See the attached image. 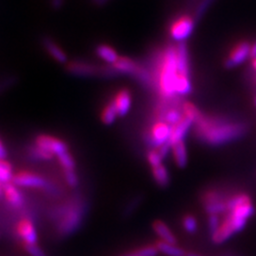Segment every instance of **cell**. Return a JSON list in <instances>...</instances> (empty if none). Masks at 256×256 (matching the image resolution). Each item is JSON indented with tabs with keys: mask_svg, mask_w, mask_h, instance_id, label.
<instances>
[{
	"mask_svg": "<svg viewBox=\"0 0 256 256\" xmlns=\"http://www.w3.org/2000/svg\"><path fill=\"white\" fill-rule=\"evenodd\" d=\"M196 126L198 137L210 146H221L234 141L244 136L246 130L244 124L222 122L219 120L206 118L205 116Z\"/></svg>",
	"mask_w": 256,
	"mask_h": 256,
	"instance_id": "obj_1",
	"label": "cell"
},
{
	"mask_svg": "<svg viewBox=\"0 0 256 256\" xmlns=\"http://www.w3.org/2000/svg\"><path fill=\"white\" fill-rule=\"evenodd\" d=\"M178 77V59H176V47L168 46L164 54L159 66L158 88L160 94L166 100L173 98L175 94V82Z\"/></svg>",
	"mask_w": 256,
	"mask_h": 256,
	"instance_id": "obj_2",
	"label": "cell"
},
{
	"mask_svg": "<svg viewBox=\"0 0 256 256\" xmlns=\"http://www.w3.org/2000/svg\"><path fill=\"white\" fill-rule=\"evenodd\" d=\"M112 68L114 70L116 74H126V75H132L136 78H138L140 82L146 84L150 86L152 84V76L148 72L142 68L141 66L134 61L132 59L128 57H120L118 60L112 64Z\"/></svg>",
	"mask_w": 256,
	"mask_h": 256,
	"instance_id": "obj_3",
	"label": "cell"
},
{
	"mask_svg": "<svg viewBox=\"0 0 256 256\" xmlns=\"http://www.w3.org/2000/svg\"><path fill=\"white\" fill-rule=\"evenodd\" d=\"M61 222L59 223L58 232L61 235H68L74 232L82 220L84 210L79 206H66L61 210Z\"/></svg>",
	"mask_w": 256,
	"mask_h": 256,
	"instance_id": "obj_4",
	"label": "cell"
},
{
	"mask_svg": "<svg viewBox=\"0 0 256 256\" xmlns=\"http://www.w3.org/2000/svg\"><path fill=\"white\" fill-rule=\"evenodd\" d=\"M196 22V20L194 18H191V16H182V18L176 20L170 27L171 38L175 42H186V40L191 36L194 30Z\"/></svg>",
	"mask_w": 256,
	"mask_h": 256,
	"instance_id": "obj_5",
	"label": "cell"
},
{
	"mask_svg": "<svg viewBox=\"0 0 256 256\" xmlns=\"http://www.w3.org/2000/svg\"><path fill=\"white\" fill-rule=\"evenodd\" d=\"M12 182L18 187L50 189V184L45 178L30 172H18V174H14Z\"/></svg>",
	"mask_w": 256,
	"mask_h": 256,
	"instance_id": "obj_6",
	"label": "cell"
},
{
	"mask_svg": "<svg viewBox=\"0 0 256 256\" xmlns=\"http://www.w3.org/2000/svg\"><path fill=\"white\" fill-rule=\"evenodd\" d=\"M251 44L246 41L238 43L232 52H230L228 57L224 61V66L226 68H234L240 64L246 62L250 58Z\"/></svg>",
	"mask_w": 256,
	"mask_h": 256,
	"instance_id": "obj_7",
	"label": "cell"
},
{
	"mask_svg": "<svg viewBox=\"0 0 256 256\" xmlns=\"http://www.w3.org/2000/svg\"><path fill=\"white\" fill-rule=\"evenodd\" d=\"M172 126L168 123L160 121L152 127L150 132V142L152 146L162 148L164 144L169 143L172 134Z\"/></svg>",
	"mask_w": 256,
	"mask_h": 256,
	"instance_id": "obj_8",
	"label": "cell"
},
{
	"mask_svg": "<svg viewBox=\"0 0 256 256\" xmlns=\"http://www.w3.org/2000/svg\"><path fill=\"white\" fill-rule=\"evenodd\" d=\"M36 146L47 152H50L54 156H60L63 153H66L68 146L62 140L47 134H40L36 139Z\"/></svg>",
	"mask_w": 256,
	"mask_h": 256,
	"instance_id": "obj_9",
	"label": "cell"
},
{
	"mask_svg": "<svg viewBox=\"0 0 256 256\" xmlns=\"http://www.w3.org/2000/svg\"><path fill=\"white\" fill-rule=\"evenodd\" d=\"M16 232H18V237L22 240L25 246L36 244L38 235L34 228V224L30 219L25 218L22 219L16 226Z\"/></svg>",
	"mask_w": 256,
	"mask_h": 256,
	"instance_id": "obj_10",
	"label": "cell"
},
{
	"mask_svg": "<svg viewBox=\"0 0 256 256\" xmlns=\"http://www.w3.org/2000/svg\"><path fill=\"white\" fill-rule=\"evenodd\" d=\"M114 105L118 112V116H125L130 110L132 107V95L130 92L127 89H123L118 91L114 98Z\"/></svg>",
	"mask_w": 256,
	"mask_h": 256,
	"instance_id": "obj_11",
	"label": "cell"
},
{
	"mask_svg": "<svg viewBox=\"0 0 256 256\" xmlns=\"http://www.w3.org/2000/svg\"><path fill=\"white\" fill-rule=\"evenodd\" d=\"M176 59H178V75L189 76V73H190L189 54H188V46L186 42L178 43V46H176Z\"/></svg>",
	"mask_w": 256,
	"mask_h": 256,
	"instance_id": "obj_12",
	"label": "cell"
},
{
	"mask_svg": "<svg viewBox=\"0 0 256 256\" xmlns=\"http://www.w3.org/2000/svg\"><path fill=\"white\" fill-rule=\"evenodd\" d=\"M4 196L6 202L14 208H20L25 203L22 194L12 182L4 185Z\"/></svg>",
	"mask_w": 256,
	"mask_h": 256,
	"instance_id": "obj_13",
	"label": "cell"
},
{
	"mask_svg": "<svg viewBox=\"0 0 256 256\" xmlns=\"http://www.w3.org/2000/svg\"><path fill=\"white\" fill-rule=\"evenodd\" d=\"M192 125H194V122H192L189 118L184 116L182 121L172 128V134L169 141L170 146H173L176 143H178L180 141H185L188 130H190Z\"/></svg>",
	"mask_w": 256,
	"mask_h": 256,
	"instance_id": "obj_14",
	"label": "cell"
},
{
	"mask_svg": "<svg viewBox=\"0 0 256 256\" xmlns=\"http://www.w3.org/2000/svg\"><path fill=\"white\" fill-rule=\"evenodd\" d=\"M68 70L70 73L78 75V76H93L100 73V70H102L100 68H98L90 63L86 62H70L68 64Z\"/></svg>",
	"mask_w": 256,
	"mask_h": 256,
	"instance_id": "obj_15",
	"label": "cell"
},
{
	"mask_svg": "<svg viewBox=\"0 0 256 256\" xmlns=\"http://www.w3.org/2000/svg\"><path fill=\"white\" fill-rule=\"evenodd\" d=\"M153 230L156 233V235L162 239V242H168V244H176L178 240H176V237L171 232V230L168 228L166 224L162 221H155L153 223Z\"/></svg>",
	"mask_w": 256,
	"mask_h": 256,
	"instance_id": "obj_16",
	"label": "cell"
},
{
	"mask_svg": "<svg viewBox=\"0 0 256 256\" xmlns=\"http://www.w3.org/2000/svg\"><path fill=\"white\" fill-rule=\"evenodd\" d=\"M44 46L46 48L47 52L50 54L56 61L59 63L68 62V56H66V52H64L57 43L52 41V38H45Z\"/></svg>",
	"mask_w": 256,
	"mask_h": 256,
	"instance_id": "obj_17",
	"label": "cell"
},
{
	"mask_svg": "<svg viewBox=\"0 0 256 256\" xmlns=\"http://www.w3.org/2000/svg\"><path fill=\"white\" fill-rule=\"evenodd\" d=\"M172 152L175 164L178 168H185L188 164V153L185 141L174 144L172 146Z\"/></svg>",
	"mask_w": 256,
	"mask_h": 256,
	"instance_id": "obj_18",
	"label": "cell"
},
{
	"mask_svg": "<svg viewBox=\"0 0 256 256\" xmlns=\"http://www.w3.org/2000/svg\"><path fill=\"white\" fill-rule=\"evenodd\" d=\"M96 54H98L100 59L111 64V66L114 64L120 58V56L118 54L114 48L106 44H100V46H98V48H96Z\"/></svg>",
	"mask_w": 256,
	"mask_h": 256,
	"instance_id": "obj_19",
	"label": "cell"
},
{
	"mask_svg": "<svg viewBox=\"0 0 256 256\" xmlns=\"http://www.w3.org/2000/svg\"><path fill=\"white\" fill-rule=\"evenodd\" d=\"M152 174L157 185L160 187H166L170 184V174L164 164L152 168Z\"/></svg>",
	"mask_w": 256,
	"mask_h": 256,
	"instance_id": "obj_20",
	"label": "cell"
},
{
	"mask_svg": "<svg viewBox=\"0 0 256 256\" xmlns=\"http://www.w3.org/2000/svg\"><path fill=\"white\" fill-rule=\"evenodd\" d=\"M156 248L160 253H164V255L168 256H186L185 251L180 249V248H178L176 244H168L162 242V240L156 244Z\"/></svg>",
	"mask_w": 256,
	"mask_h": 256,
	"instance_id": "obj_21",
	"label": "cell"
},
{
	"mask_svg": "<svg viewBox=\"0 0 256 256\" xmlns=\"http://www.w3.org/2000/svg\"><path fill=\"white\" fill-rule=\"evenodd\" d=\"M192 92V84L189 76L178 75L175 82V94L176 95H188Z\"/></svg>",
	"mask_w": 256,
	"mask_h": 256,
	"instance_id": "obj_22",
	"label": "cell"
},
{
	"mask_svg": "<svg viewBox=\"0 0 256 256\" xmlns=\"http://www.w3.org/2000/svg\"><path fill=\"white\" fill-rule=\"evenodd\" d=\"M118 112L116 110V107L114 105V102H110L108 105L104 107L102 111V122L106 125H111L112 123H114V121L118 118Z\"/></svg>",
	"mask_w": 256,
	"mask_h": 256,
	"instance_id": "obj_23",
	"label": "cell"
},
{
	"mask_svg": "<svg viewBox=\"0 0 256 256\" xmlns=\"http://www.w3.org/2000/svg\"><path fill=\"white\" fill-rule=\"evenodd\" d=\"M13 170L12 166L4 159H0V182L6 184L11 182L13 180Z\"/></svg>",
	"mask_w": 256,
	"mask_h": 256,
	"instance_id": "obj_24",
	"label": "cell"
},
{
	"mask_svg": "<svg viewBox=\"0 0 256 256\" xmlns=\"http://www.w3.org/2000/svg\"><path fill=\"white\" fill-rule=\"evenodd\" d=\"M182 112H184V116L189 118L194 124H196L198 122H200L202 120V118L204 116L201 112L198 111V109L194 106L192 105L190 102H186L182 105Z\"/></svg>",
	"mask_w": 256,
	"mask_h": 256,
	"instance_id": "obj_25",
	"label": "cell"
},
{
	"mask_svg": "<svg viewBox=\"0 0 256 256\" xmlns=\"http://www.w3.org/2000/svg\"><path fill=\"white\" fill-rule=\"evenodd\" d=\"M184 116H184V112L178 111V109L172 108V109H169V110L166 111L162 121L168 123L169 125H171L172 127H174L182 121Z\"/></svg>",
	"mask_w": 256,
	"mask_h": 256,
	"instance_id": "obj_26",
	"label": "cell"
},
{
	"mask_svg": "<svg viewBox=\"0 0 256 256\" xmlns=\"http://www.w3.org/2000/svg\"><path fill=\"white\" fill-rule=\"evenodd\" d=\"M29 153H30V156L34 159L44 160V162H45V160H46V162H47V160H50L54 157V155L52 153H50V152H47V150H45L41 148H38L36 146L32 148Z\"/></svg>",
	"mask_w": 256,
	"mask_h": 256,
	"instance_id": "obj_27",
	"label": "cell"
},
{
	"mask_svg": "<svg viewBox=\"0 0 256 256\" xmlns=\"http://www.w3.org/2000/svg\"><path fill=\"white\" fill-rule=\"evenodd\" d=\"M58 160L60 164L62 166L63 170H75L76 168L75 160L73 157H72V155L68 153V152L58 156Z\"/></svg>",
	"mask_w": 256,
	"mask_h": 256,
	"instance_id": "obj_28",
	"label": "cell"
},
{
	"mask_svg": "<svg viewBox=\"0 0 256 256\" xmlns=\"http://www.w3.org/2000/svg\"><path fill=\"white\" fill-rule=\"evenodd\" d=\"M214 2V0H201V2H200V4H198L196 9L194 20H201L203 16H204V14L206 13V11L212 6Z\"/></svg>",
	"mask_w": 256,
	"mask_h": 256,
	"instance_id": "obj_29",
	"label": "cell"
},
{
	"mask_svg": "<svg viewBox=\"0 0 256 256\" xmlns=\"http://www.w3.org/2000/svg\"><path fill=\"white\" fill-rule=\"evenodd\" d=\"M182 226L186 232L190 234H194L198 230V221L192 216H186L182 220Z\"/></svg>",
	"mask_w": 256,
	"mask_h": 256,
	"instance_id": "obj_30",
	"label": "cell"
},
{
	"mask_svg": "<svg viewBox=\"0 0 256 256\" xmlns=\"http://www.w3.org/2000/svg\"><path fill=\"white\" fill-rule=\"evenodd\" d=\"M63 175H64V180H66V184L70 187L75 188L78 186L79 180L75 170H63Z\"/></svg>",
	"mask_w": 256,
	"mask_h": 256,
	"instance_id": "obj_31",
	"label": "cell"
},
{
	"mask_svg": "<svg viewBox=\"0 0 256 256\" xmlns=\"http://www.w3.org/2000/svg\"><path fill=\"white\" fill-rule=\"evenodd\" d=\"M220 218H219V214H210V217H208V228H210V234L214 235L216 232L218 230V228H220Z\"/></svg>",
	"mask_w": 256,
	"mask_h": 256,
	"instance_id": "obj_32",
	"label": "cell"
},
{
	"mask_svg": "<svg viewBox=\"0 0 256 256\" xmlns=\"http://www.w3.org/2000/svg\"><path fill=\"white\" fill-rule=\"evenodd\" d=\"M162 156L159 155L158 152L156 150H150L148 152V162L150 164V166L152 168H155V166H158L160 164H162Z\"/></svg>",
	"mask_w": 256,
	"mask_h": 256,
	"instance_id": "obj_33",
	"label": "cell"
},
{
	"mask_svg": "<svg viewBox=\"0 0 256 256\" xmlns=\"http://www.w3.org/2000/svg\"><path fill=\"white\" fill-rule=\"evenodd\" d=\"M159 253L156 246H148L140 250H137L138 256H156Z\"/></svg>",
	"mask_w": 256,
	"mask_h": 256,
	"instance_id": "obj_34",
	"label": "cell"
},
{
	"mask_svg": "<svg viewBox=\"0 0 256 256\" xmlns=\"http://www.w3.org/2000/svg\"><path fill=\"white\" fill-rule=\"evenodd\" d=\"M25 249L31 256H45L44 252L41 250V248L38 246L36 244L25 246Z\"/></svg>",
	"mask_w": 256,
	"mask_h": 256,
	"instance_id": "obj_35",
	"label": "cell"
},
{
	"mask_svg": "<svg viewBox=\"0 0 256 256\" xmlns=\"http://www.w3.org/2000/svg\"><path fill=\"white\" fill-rule=\"evenodd\" d=\"M171 150H172V146H170L169 143H166V144H164V146H162V148H159L158 153H159V155H160V156H162V159H164V158H166V156H168V155L170 154Z\"/></svg>",
	"mask_w": 256,
	"mask_h": 256,
	"instance_id": "obj_36",
	"label": "cell"
},
{
	"mask_svg": "<svg viewBox=\"0 0 256 256\" xmlns=\"http://www.w3.org/2000/svg\"><path fill=\"white\" fill-rule=\"evenodd\" d=\"M250 58L252 60L256 59V41L251 44V50H250Z\"/></svg>",
	"mask_w": 256,
	"mask_h": 256,
	"instance_id": "obj_37",
	"label": "cell"
},
{
	"mask_svg": "<svg viewBox=\"0 0 256 256\" xmlns=\"http://www.w3.org/2000/svg\"><path fill=\"white\" fill-rule=\"evenodd\" d=\"M6 155V148H4V146L2 144V142L0 141V159H4Z\"/></svg>",
	"mask_w": 256,
	"mask_h": 256,
	"instance_id": "obj_38",
	"label": "cell"
},
{
	"mask_svg": "<svg viewBox=\"0 0 256 256\" xmlns=\"http://www.w3.org/2000/svg\"><path fill=\"white\" fill-rule=\"evenodd\" d=\"M62 2H63V0H52V6H54V8H59V6H61Z\"/></svg>",
	"mask_w": 256,
	"mask_h": 256,
	"instance_id": "obj_39",
	"label": "cell"
},
{
	"mask_svg": "<svg viewBox=\"0 0 256 256\" xmlns=\"http://www.w3.org/2000/svg\"><path fill=\"white\" fill-rule=\"evenodd\" d=\"M4 196V184L0 182V198Z\"/></svg>",
	"mask_w": 256,
	"mask_h": 256,
	"instance_id": "obj_40",
	"label": "cell"
},
{
	"mask_svg": "<svg viewBox=\"0 0 256 256\" xmlns=\"http://www.w3.org/2000/svg\"><path fill=\"white\" fill-rule=\"evenodd\" d=\"M252 68H254V70L256 72V59L252 60Z\"/></svg>",
	"mask_w": 256,
	"mask_h": 256,
	"instance_id": "obj_41",
	"label": "cell"
},
{
	"mask_svg": "<svg viewBox=\"0 0 256 256\" xmlns=\"http://www.w3.org/2000/svg\"><path fill=\"white\" fill-rule=\"evenodd\" d=\"M186 256H202V255H198V254H196V253H187Z\"/></svg>",
	"mask_w": 256,
	"mask_h": 256,
	"instance_id": "obj_42",
	"label": "cell"
},
{
	"mask_svg": "<svg viewBox=\"0 0 256 256\" xmlns=\"http://www.w3.org/2000/svg\"><path fill=\"white\" fill-rule=\"evenodd\" d=\"M254 104H255V106H256V98H255V100H254Z\"/></svg>",
	"mask_w": 256,
	"mask_h": 256,
	"instance_id": "obj_43",
	"label": "cell"
}]
</instances>
